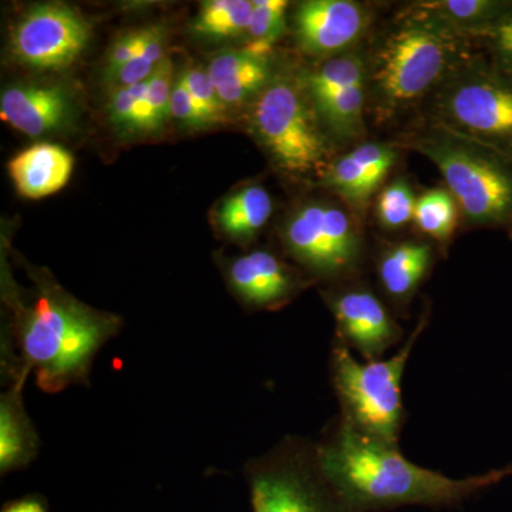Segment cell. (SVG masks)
I'll use <instances>...</instances> for the list:
<instances>
[{"instance_id":"21","label":"cell","mask_w":512,"mask_h":512,"mask_svg":"<svg viewBox=\"0 0 512 512\" xmlns=\"http://www.w3.org/2000/svg\"><path fill=\"white\" fill-rule=\"evenodd\" d=\"M299 79L316 110L342 90L366 82V50L356 47L342 55L320 60L313 69L301 74Z\"/></svg>"},{"instance_id":"30","label":"cell","mask_w":512,"mask_h":512,"mask_svg":"<svg viewBox=\"0 0 512 512\" xmlns=\"http://www.w3.org/2000/svg\"><path fill=\"white\" fill-rule=\"evenodd\" d=\"M181 79L184 80L192 100L200 107L208 123H217V121L224 119L227 106L222 103L220 96H218L208 70L194 67V69L185 70Z\"/></svg>"},{"instance_id":"18","label":"cell","mask_w":512,"mask_h":512,"mask_svg":"<svg viewBox=\"0 0 512 512\" xmlns=\"http://www.w3.org/2000/svg\"><path fill=\"white\" fill-rule=\"evenodd\" d=\"M207 70L227 107L255 100L274 77L269 57L256 56L247 49L221 53Z\"/></svg>"},{"instance_id":"25","label":"cell","mask_w":512,"mask_h":512,"mask_svg":"<svg viewBox=\"0 0 512 512\" xmlns=\"http://www.w3.org/2000/svg\"><path fill=\"white\" fill-rule=\"evenodd\" d=\"M254 2L208 0L202 3L192 29L208 37H237L247 33Z\"/></svg>"},{"instance_id":"33","label":"cell","mask_w":512,"mask_h":512,"mask_svg":"<svg viewBox=\"0 0 512 512\" xmlns=\"http://www.w3.org/2000/svg\"><path fill=\"white\" fill-rule=\"evenodd\" d=\"M170 116L188 127H204L210 124L202 114L200 107L192 100L181 76L174 83L173 93H171Z\"/></svg>"},{"instance_id":"5","label":"cell","mask_w":512,"mask_h":512,"mask_svg":"<svg viewBox=\"0 0 512 512\" xmlns=\"http://www.w3.org/2000/svg\"><path fill=\"white\" fill-rule=\"evenodd\" d=\"M430 312L421 313L416 328L389 359L359 362L353 350L336 338L330 353V379L340 404V419L370 439L399 446L406 410L402 399L404 370Z\"/></svg>"},{"instance_id":"22","label":"cell","mask_w":512,"mask_h":512,"mask_svg":"<svg viewBox=\"0 0 512 512\" xmlns=\"http://www.w3.org/2000/svg\"><path fill=\"white\" fill-rule=\"evenodd\" d=\"M274 211L271 195L261 185H249L227 198L217 212L218 225L234 239H248L265 227Z\"/></svg>"},{"instance_id":"2","label":"cell","mask_w":512,"mask_h":512,"mask_svg":"<svg viewBox=\"0 0 512 512\" xmlns=\"http://www.w3.org/2000/svg\"><path fill=\"white\" fill-rule=\"evenodd\" d=\"M473 42L424 16L400 9L366 50L367 120L392 126L421 113L471 52Z\"/></svg>"},{"instance_id":"10","label":"cell","mask_w":512,"mask_h":512,"mask_svg":"<svg viewBox=\"0 0 512 512\" xmlns=\"http://www.w3.org/2000/svg\"><path fill=\"white\" fill-rule=\"evenodd\" d=\"M323 296L335 318L336 338L366 362L383 359L390 349L406 340L387 303L363 282L362 276L330 285Z\"/></svg>"},{"instance_id":"34","label":"cell","mask_w":512,"mask_h":512,"mask_svg":"<svg viewBox=\"0 0 512 512\" xmlns=\"http://www.w3.org/2000/svg\"><path fill=\"white\" fill-rule=\"evenodd\" d=\"M0 512H49L46 501L39 495H26L19 500L3 505Z\"/></svg>"},{"instance_id":"6","label":"cell","mask_w":512,"mask_h":512,"mask_svg":"<svg viewBox=\"0 0 512 512\" xmlns=\"http://www.w3.org/2000/svg\"><path fill=\"white\" fill-rule=\"evenodd\" d=\"M419 120L490 148L512 164V76L477 49L427 101Z\"/></svg>"},{"instance_id":"8","label":"cell","mask_w":512,"mask_h":512,"mask_svg":"<svg viewBox=\"0 0 512 512\" xmlns=\"http://www.w3.org/2000/svg\"><path fill=\"white\" fill-rule=\"evenodd\" d=\"M254 512H356L330 483L313 441L288 437L245 468Z\"/></svg>"},{"instance_id":"26","label":"cell","mask_w":512,"mask_h":512,"mask_svg":"<svg viewBox=\"0 0 512 512\" xmlns=\"http://www.w3.org/2000/svg\"><path fill=\"white\" fill-rule=\"evenodd\" d=\"M289 3L285 0H254L245 49L256 56L269 57L272 47L284 36L286 12Z\"/></svg>"},{"instance_id":"29","label":"cell","mask_w":512,"mask_h":512,"mask_svg":"<svg viewBox=\"0 0 512 512\" xmlns=\"http://www.w3.org/2000/svg\"><path fill=\"white\" fill-rule=\"evenodd\" d=\"M471 42L498 69L512 76V9L493 25L471 37Z\"/></svg>"},{"instance_id":"9","label":"cell","mask_w":512,"mask_h":512,"mask_svg":"<svg viewBox=\"0 0 512 512\" xmlns=\"http://www.w3.org/2000/svg\"><path fill=\"white\" fill-rule=\"evenodd\" d=\"M288 254L313 278L330 285L362 276L366 242L348 205L312 201L293 212L284 228Z\"/></svg>"},{"instance_id":"13","label":"cell","mask_w":512,"mask_h":512,"mask_svg":"<svg viewBox=\"0 0 512 512\" xmlns=\"http://www.w3.org/2000/svg\"><path fill=\"white\" fill-rule=\"evenodd\" d=\"M400 151L402 148L393 143L363 141L343 156L333 158L320 184L359 214L393 170Z\"/></svg>"},{"instance_id":"12","label":"cell","mask_w":512,"mask_h":512,"mask_svg":"<svg viewBox=\"0 0 512 512\" xmlns=\"http://www.w3.org/2000/svg\"><path fill=\"white\" fill-rule=\"evenodd\" d=\"M299 49L320 60L360 47L372 23V9L353 0H308L295 16Z\"/></svg>"},{"instance_id":"16","label":"cell","mask_w":512,"mask_h":512,"mask_svg":"<svg viewBox=\"0 0 512 512\" xmlns=\"http://www.w3.org/2000/svg\"><path fill=\"white\" fill-rule=\"evenodd\" d=\"M69 96L55 86L10 87L0 97V117L29 137L59 130L70 117Z\"/></svg>"},{"instance_id":"3","label":"cell","mask_w":512,"mask_h":512,"mask_svg":"<svg viewBox=\"0 0 512 512\" xmlns=\"http://www.w3.org/2000/svg\"><path fill=\"white\" fill-rule=\"evenodd\" d=\"M119 319L46 289L20 319L18 342L23 369L47 393L62 392L89 377L94 357L116 335Z\"/></svg>"},{"instance_id":"14","label":"cell","mask_w":512,"mask_h":512,"mask_svg":"<svg viewBox=\"0 0 512 512\" xmlns=\"http://www.w3.org/2000/svg\"><path fill=\"white\" fill-rule=\"evenodd\" d=\"M228 279L238 298L256 309L279 308L306 286L295 269L264 249L234 259L228 266Z\"/></svg>"},{"instance_id":"11","label":"cell","mask_w":512,"mask_h":512,"mask_svg":"<svg viewBox=\"0 0 512 512\" xmlns=\"http://www.w3.org/2000/svg\"><path fill=\"white\" fill-rule=\"evenodd\" d=\"M89 23L66 5H42L19 20L12 33L13 55L35 69H63L89 45Z\"/></svg>"},{"instance_id":"19","label":"cell","mask_w":512,"mask_h":512,"mask_svg":"<svg viewBox=\"0 0 512 512\" xmlns=\"http://www.w3.org/2000/svg\"><path fill=\"white\" fill-rule=\"evenodd\" d=\"M25 380L16 379L15 386L0 400V471L8 474L28 466L39 450V439L22 402Z\"/></svg>"},{"instance_id":"20","label":"cell","mask_w":512,"mask_h":512,"mask_svg":"<svg viewBox=\"0 0 512 512\" xmlns=\"http://www.w3.org/2000/svg\"><path fill=\"white\" fill-rule=\"evenodd\" d=\"M403 8L471 40L510 12L512 0H423L407 3Z\"/></svg>"},{"instance_id":"7","label":"cell","mask_w":512,"mask_h":512,"mask_svg":"<svg viewBox=\"0 0 512 512\" xmlns=\"http://www.w3.org/2000/svg\"><path fill=\"white\" fill-rule=\"evenodd\" d=\"M256 138L279 170L323 177L333 161V143L301 79L274 76L252 103Z\"/></svg>"},{"instance_id":"17","label":"cell","mask_w":512,"mask_h":512,"mask_svg":"<svg viewBox=\"0 0 512 512\" xmlns=\"http://www.w3.org/2000/svg\"><path fill=\"white\" fill-rule=\"evenodd\" d=\"M74 158L57 144L26 148L9 163V174L22 197L40 200L62 190L72 177Z\"/></svg>"},{"instance_id":"23","label":"cell","mask_w":512,"mask_h":512,"mask_svg":"<svg viewBox=\"0 0 512 512\" xmlns=\"http://www.w3.org/2000/svg\"><path fill=\"white\" fill-rule=\"evenodd\" d=\"M457 201L447 188H433L417 197L414 224L431 241L444 248L450 244L458 225Z\"/></svg>"},{"instance_id":"24","label":"cell","mask_w":512,"mask_h":512,"mask_svg":"<svg viewBox=\"0 0 512 512\" xmlns=\"http://www.w3.org/2000/svg\"><path fill=\"white\" fill-rule=\"evenodd\" d=\"M173 63L165 59L147 80V90L138 101L131 133H154L164 126L170 116L173 93Z\"/></svg>"},{"instance_id":"1","label":"cell","mask_w":512,"mask_h":512,"mask_svg":"<svg viewBox=\"0 0 512 512\" xmlns=\"http://www.w3.org/2000/svg\"><path fill=\"white\" fill-rule=\"evenodd\" d=\"M320 466L356 512L402 507L450 508L512 477V464L480 476L451 478L417 466L399 446L353 430L339 419L316 443Z\"/></svg>"},{"instance_id":"32","label":"cell","mask_w":512,"mask_h":512,"mask_svg":"<svg viewBox=\"0 0 512 512\" xmlns=\"http://www.w3.org/2000/svg\"><path fill=\"white\" fill-rule=\"evenodd\" d=\"M148 28L134 30V32L127 33L121 36L111 46L109 57H107L106 64V77L116 73L121 67L126 66L131 60L136 59L143 50L144 43H146Z\"/></svg>"},{"instance_id":"15","label":"cell","mask_w":512,"mask_h":512,"mask_svg":"<svg viewBox=\"0 0 512 512\" xmlns=\"http://www.w3.org/2000/svg\"><path fill=\"white\" fill-rule=\"evenodd\" d=\"M434 262L436 248L424 239H404L380 249L375 261L377 284L397 315H409L410 305L433 271Z\"/></svg>"},{"instance_id":"31","label":"cell","mask_w":512,"mask_h":512,"mask_svg":"<svg viewBox=\"0 0 512 512\" xmlns=\"http://www.w3.org/2000/svg\"><path fill=\"white\" fill-rule=\"evenodd\" d=\"M147 90V80L133 86L116 87L111 94L109 114L111 123L120 130L130 131L133 126L134 111H136L138 100L144 96Z\"/></svg>"},{"instance_id":"28","label":"cell","mask_w":512,"mask_h":512,"mask_svg":"<svg viewBox=\"0 0 512 512\" xmlns=\"http://www.w3.org/2000/svg\"><path fill=\"white\" fill-rule=\"evenodd\" d=\"M164 46V29L151 26V28H148L146 43H144L140 55L127 63L126 66L121 67L116 73L111 74L107 79L117 84V87L133 86V84L146 82L165 59Z\"/></svg>"},{"instance_id":"27","label":"cell","mask_w":512,"mask_h":512,"mask_svg":"<svg viewBox=\"0 0 512 512\" xmlns=\"http://www.w3.org/2000/svg\"><path fill=\"white\" fill-rule=\"evenodd\" d=\"M417 197L406 178L384 185L376 198V218L386 231H399L413 222Z\"/></svg>"},{"instance_id":"4","label":"cell","mask_w":512,"mask_h":512,"mask_svg":"<svg viewBox=\"0 0 512 512\" xmlns=\"http://www.w3.org/2000/svg\"><path fill=\"white\" fill-rule=\"evenodd\" d=\"M393 144L439 168L468 228L495 229L512 239V164L490 148L426 120L406 127Z\"/></svg>"}]
</instances>
